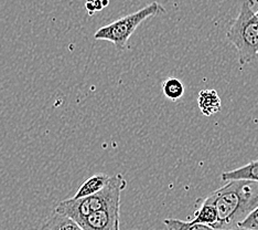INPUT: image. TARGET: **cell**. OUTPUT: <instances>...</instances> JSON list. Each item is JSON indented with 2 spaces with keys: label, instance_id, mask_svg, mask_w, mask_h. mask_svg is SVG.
<instances>
[{
  "label": "cell",
  "instance_id": "obj_10",
  "mask_svg": "<svg viewBox=\"0 0 258 230\" xmlns=\"http://www.w3.org/2000/svg\"><path fill=\"white\" fill-rule=\"evenodd\" d=\"M223 180L233 179H247L258 181V158L247 163L244 166L234 170H228L222 174Z\"/></svg>",
  "mask_w": 258,
  "mask_h": 230
},
{
  "label": "cell",
  "instance_id": "obj_2",
  "mask_svg": "<svg viewBox=\"0 0 258 230\" xmlns=\"http://www.w3.org/2000/svg\"><path fill=\"white\" fill-rule=\"evenodd\" d=\"M126 186L127 181L124 176L116 174L110 176L108 184L102 191L86 197L62 200L55 206L54 211L66 215L79 223L94 211L120 205V195Z\"/></svg>",
  "mask_w": 258,
  "mask_h": 230
},
{
  "label": "cell",
  "instance_id": "obj_14",
  "mask_svg": "<svg viewBox=\"0 0 258 230\" xmlns=\"http://www.w3.org/2000/svg\"><path fill=\"white\" fill-rule=\"evenodd\" d=\"M85 6H86V9L89 10L90 15H93L94 11L102 10L104 8L103 0H87Z\"/></svg>",
  "mask_w": 258,
  "mask_h": 230
},
{
  "label": "cell",
  "instance_id": "obj_7",
  "mask_svg": "<svg viewBox=\"0 0 258 230\" xmlns=\"http://www.w3.org/2000/svg\"><path fill=\"white\" fill-rule=\"evenodd\" d=\"M216 221H218V211L214 206L205 197L198 199L196 203L195 218L191 222L205 223V225L213 227Z\"/></svg>",
  "mask_w": 258,
  "mask_h": 230
},
{
  "label": "cell",
  "instance_id": "obj_15",
  "mask_svg": "<svg viewBox=\"0 0 258 230\" xmlns=\"http://www.w3.org/2000/svg\"><path fill=\"white\" fill-rule=\"evenodd\" d=\"M114 230H120L119 229V223H117V225L114 227Z\"/></svg>",
  "mask_w": 258,
  "mask_h": 230
},
{
  "label": "cell",
  "instance_id": "obj_5",
  "mask_svg": "<svg viewBox=\"0 0 258 230\" xmlns=\"http://www.w3.org/2000/svg\"><path fill=\"white\" fill-rule=\"evenodd\" d=\"M119 207L120 205H116L94 211L82 219L79 225L84 230H114L119 223Z\"/></svg>",
  "mask_w": 258,
  "mask_h": 230
},
{
  "label": "cell",
  "instance_id": "obj_8",
  "mask_svg": "<svg viewBox=\"0 0 258 230\" xmlns=\"http://www.w3.org/2000/svg\"><path fill=\"white\" fill-rule=\"evenodd\" d=\"M110 176L106 174H95L91 176L89 179H86L83 184L81 185V187L76 192V194L72 198H82V197H86L90 196V195L96 194L99 191H102L103 188L108 184Z\"/></svg>",
  "mask_w": 258,
  "mask_h": 230
},
{
  "label": "cell",
  "instance_id": "obj_11",
  "mask_svg": "<svg viewBox=\"0 0 258 230\" xmlns=\"http://www.w3.org/2000/svg\"><path fill=\"white\" fill-rule=\"evenodd\" d=\"M163 223L168 230H226V229H218L212 226L205 225V223L198 222H187L174 218H167L163 220ZM234 230V229H233Z\"/></svg>",
  "mask_w": 258,
  "mask_h": 230
},
{
  "label": "cell",
  "instance_id": "obj_17",
  "mask_svg": "<svg viewBox=\"0 0 258 230\" xmlns=\"http://www.w3.org/2000/svg\"><path fill=\"white\" fill-rule=\"evenodd\" d=\"M256 16H257V17H258V11H257V13H256Z\"/></svg>",
  "mask_w": 258,
  "mask_h": 230
},
{
  "label": "cell",
  "instance_id": "obj_6",
  "mask_svg": "<svg viewBox=\"0 0 258 230\" xmlns=\"http://www.w3.org/2000/svg\"><path fill=\"white\" fill-rule=\"evenodd\" d=\"M198 105L202 114L210 117L221 111L222 101L214 88H204L199 93Z\"/></svg>",
  "mask_w": 258,
  "mask_h": 230
},
{
  "label": "cell",
  "instance_id": "obj_13",
  "mask_svg": "<svg viewBox=\"0 0 258 230\" xmlns=\"http://www.w3.org/2000/svg\"><path fill=\"white\" fill-rule=\"evenodd\" d=\"M237 227L250 230H258V206L243 221L238 223Z\"/></svg>",
  "mask_w": 258,
  "mask_h": 230
},
{
  "label": "cell",
  "instance_id": "obj_9",
  "mask_svg": "<svg viewBox=\"0 0 258 230\" xmlns=\"http://www.w3.org/2000/svg\"><path fill=\"white\" fill-rule=\"evenodd\" d=\"M39 230H84L78 222L71 218L60 214V212L53 211L49 219L46 220L42 227Z\"/></svg>",
  "mask_w": 258,
  "mask_h": 230
},
{
  "label": "cell",
  "instance_id": "obj_16",
  "mask_svg": "<svg viewBox=\"0 0 258 230\" xmlns=\"http://www.w3.org/2000/svg\"><path fill=\"white\" fill-rule=\"evenodd\" d=\"M234 230H250V229H245V228H235V229H234Z\"/></svg>",
  "mask_w": 258,
  "mask_h": 230
},
{
  "label": "cell",
  "instance_id": "obj_1",
  "mask_svg": "<svg viewBox=\"0 0 258 230\" xmlns=\"http://www.w3.org/2000/svg\"><path fill=\"white\" fill-rule=\"evenodd\" d=\"M207 198L218 211L214 228L233 230L258 206V181L228 180Z\"/></svg>",
  "mask_w": 258,
  "mask_h": 230
},
{
  "label": "cell",
  "instance_id": "obj_4",
  "mask_svg": "<svg viewBox=\"0 0 258 230\" xmlns=\"http://www.w3.org/2000/svg\"><path fill=\"white\" fill-rule=\"evenodd\" d=\"M165 13L166 9L162 5L158 2H152L136 13L122 17L107 26L99 28L94 34V38L96 40L109 41L118 50H125L129 38L132 37L140 23L151 17H157Z\"/></svg>",
  "mask_w": 258,
  "mask_h": 230
},
{
  "label": "cell",
  "instance_id": "obj_12",
  "mask_svg": "<svg viewBox=\"0 0 258 230\" xmlns=\"http://www.w3.org/2000/svg\"><path fill=\"white\" fill-rule=\"evenodd\" d=\"M162 92L170 101H178L184 94V86L179 79L169 78L162 84Z\"/></svg>",
  "mask_w": 258,
  "mask_h": 230
},
{
  "label": "cell",
  "instance_id": "obj_3",
  "mask_svg": "<svg viewBox=\"0 0 258 230\" xmlns=\"http://www.w3.org/2000/svg\"><path fill=\"white\" fill-rule=\"evenodd\" d=\"M226 38L236 48L240 64H247L258 58V17L253 11L251 0H245L240 6Z\"/></svg>",
  "mask_w": 258,
  "mask_h": 230
}]
</instances>
